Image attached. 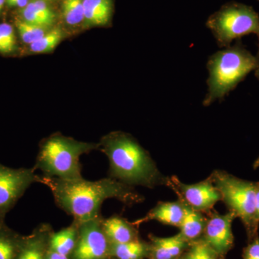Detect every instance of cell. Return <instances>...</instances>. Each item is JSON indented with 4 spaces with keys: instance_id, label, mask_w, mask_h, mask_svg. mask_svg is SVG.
<instances>
[{
    "instance_id": "1",
    "label": "cell",
    "mask_w": 259,
    "mask_h": 259,
    "mask_svg": "<svg viewBox=\"0 0 259 259\" xmlns=\"http://www.w3.org/2000/svg\"><path fill=\"white\" fill-rule=\"evenodd\" d=\"M41 184L49 187L58 207L78 224L100 217L102 204L107 199H115L127 205L144 199L134 187L111 177L97 181L62 180L42 175Z\"/></svg>"
},
{
    "instance_id": "2",
    "label": "cell",
    "mask_w": 259,
    "mask_h": 259,
    "mask_svg": "<svg viewBox=\"0 0 259 259\" xmlns=\"http://www.w3.org/2000/svg\"><path fill=\"white\" fill-rule=\"evenodd\" d=\"M100 149L108 158L110 177L131 187L153 189L166 185L163 177L149 153L131 135L110 133L100 143Z\"/></svg>"
},
{
    "instance_id": "3",
    "label": "cell",
    "mask_w": 259,
    "mask_h": 259,
    "mask_svg": "<svg viewBox=\"0 0 259 259\" xmlns=\"http://www.w3.org/2000/svg\"><path fill=\"white\" fill-rule=\"evenodd\" d=\"M258 66L259 54L253 56L245 49L241 40H237L234 45L213 54L207 64L208 90L204 106H209L216 100H223Z\"/></svg>"
},
{
    "instance_id": "4",
    "label": "cell",
    "mask_w": 259,
    "mask_h": 259,
    "mask_svg": "<svg viewBox=\"0 0 259 259\" xmlns=\"http://www.w3.org/2000/svg\"><path fill=\"white\" fill-rule=\"evenodd\" d=\"M100 149V144L81 142L60 134L53 135L40 146L34 168L42 176L62 180L83 178L80 157Z\"/></svg>"
},
{
    "instance_id": "5",
    "label": "cell",
    "mask_w": 259,
    "mask_h": 259,
    "mask_svg": "<svg viewBox=\"0 0 259 259\" xmlns=\"http://www.w3.org/2000/svg\"><path fill=\"white\" fill-rule=\"evenodd\" d=\"M207 28L212 31L218 47H231L234 40L255 34L258 37L259 54V15L252 7L231 2L207 19Z\"/></svg>"
},
{
    "instance_id": "6",
    "label": "cell",
    "mask_w": 259,
    "mask_h": 259,
    "mask_svg": "<svg viewBox=\"0 0 259 259\" xmlns=\"http://www.w3.org/2000/svg\"><path fill=\"white\" fill-rule=\"evenodd\" d=\"M223 201L244 225L248 238L257 236L258 224L255 219L256 182L238 178L228 172L216 170L210 176Z\"/></svg>"
},
{
    "instance_id": "7",
    "label": "cell",
    "mask_w": 259,
    "mask_h": 259,
    "mask_svg": "<svg viewBox=\"0 0 259 259\" xmlns=\"http://www.w3.org/2000/svg\"><path fill=\"white\" fill-rule=\"evenodd\" d=\"M35 171L34 167L13 168L0 163V223L32 184L41 183Z\"/></svg>"
},
{
    "instance_id": "8",
    "label": "cell",
    "mask_w": 259,
    "mask_h": 259,
    "mask_svg": "<svg viewBox=\"0 0 259 259\" xmlns=\"http://www.w3.org/2000/svg\"><path fill=\"white\" fill-rule=\"evenodd\" d=\"M166 185L177 194L182 203L201 213L209 212L222 199L210 177L192 185L183 183L177 177H171L167 178Z\"/></svg>"
},
{
    "instance_id": "9",
    "label": "cell",
    "mask_w": 259,
    "mask_h": 259,
    "mask_svg": "<svg viewBox=\"0 0 259 259\" xmlns=\"http://www.w3.org/2000/svg\"><path fill=\"white\" fill-rule=\"evenodd\" d=\"M102 216L79 224V237L71 259H107L110 242L102 229Z\"/></svg>"
},
{
    "instance_id": "10",
    "label": "cell",
    "mask_w": 259,
    "mask_h": 259,
    "mask_svg": "<svg viewBox=\"0 0 259 259\" xmlns=\"http://www.w3.org/2000/svg\"><path fill=\"white\" fill-rule=\"evenodd\" d=\"M236 218V214L229 211L226 214L212 213L206 220L203 241L216 254H226L233 247L232 223Z\"/></svg>"
},
{
    "instance_id": "11",
    "label": "cell",
    "mask_w": 259,
    "mask_h": 259,
    "mask_svg": "<svg viewBox=\"0 0 259 259\" xmlns=\"http://www.w3.org/2000/svg\"><path fill=\"white\" fill-rule=\"evenodd\" d=\"M53 233L49 224H42L31 235L24 236L23 245L17 259H46Z\"/></svg>"
},
{
    "instance_id": "12",
    "label": "cell",
    "mask_w": 259,
    "mask_h": 259,
    "mask_svg": "<svg viewBox=\"0 0 259 259\" xmlns=\"http://www.w3.org/2000/svg\"><path fill=\"white\" fill-rule=\"evenodd\" d=\"M184 213V204L179 199L176 202H160L144 218L134 222V226H138L148 221H156L168 226L180 228Z\"/></svg>"
},
{
    "instance_id": "13",
    "label": "cell",
    "mask_w": 259,
    "mask_h": 259,
    "mask_svg": "<svg viewBox=\"0 0 259 259\" xmlns=\"http://www.w3.org/2000/svg\"><path fill=\"white\" fill-rule=\"evenodd\" d=\"M102 229L110 243L120 244L138 240L137 231L133 223L120 216L102 219Z\"/></svg>"
},
{
    "instance_id": "14",
    "label": "cell",
    "mask_w": 259,
    "mask_h": 259,
    "mask_svg": "<svg viewBox=\"0 0 259 259\" xmlns=\"http://www.w3.org/2000/svg\"><path fill=\"white\" fill-rule=\"evenodd\" d=\"M26 23L51 28L56 21V14L49 3L42 0H31L20 11V19Z\"/></svg>"
},
{
    "instance_id": "15",
    "label": "cell",
    "mask_w": 259,
    "mask_h": 259,
    "mask_svg": "<svg viewBox=\"0 0 259 259\" xmlns=\"http://www.w3.org/2000/svg\"><path fill=\"white\" fill-rule=\"evenodd\" d=\"M150 253L153 259H175L187 248L188 241L181 233L169 238L151 237Z\"/></svg>"
},
{
    "instance_id": "16",
    "label": "cell",
    "mask_w": 259,
    "mask_h": 259,
    "mask_svg": "<svg viewBox=\"0 0 259 259\" xmlns=\"http://www.w3.org/2000/svg\"><path fill=\"white\" fill-rule=\"evenodd\" d=\"M84 23L88 26H105L111 21L112 0H83Z\"/></svg>"
},
{
    "instance_id": "17",
    "label": "cell",
    "mask_w": 259,
    "mask_h": 259,
    "mask_svg": "<svg viewBox=\"0 0 259 259\" xmlns=\"http://www.w3.org/2000/svg\"><path fill=\"white\" fill-rule=\"evenodd\" d=\"M79 231V224L73 221L71 226L53 233L49 241V250L70 256L76 246Z\"/></svg>"
},
{
    "instance_id": "18",
    "label": "cell",
    "mask_w": 259,
    "mask_h": 259,
    "mask_svg": "<svg viewBox=\"0 0 259 259\" xmlns=\"http://www.w3.org/2000/svg\"><path fill=\"white\" fill-rule=\"evenodd\" d=\"M183 204L185 213L180 226V233L187 241H194L203 233L206 220L201 212Z\"/></svg>"
},
{
    "instance_id": "19",
    "label": "cell",
    "mask_w": 259,
    "mask_h": 259,
    "mask_svg": "<svg viewBox=\"0 0 259 259\" xmlns=\"http://www.w3.org/2000/svg\"><path fill=\"white\" fill-rule=\"evenodd\" d=\"M24 236L0 223V259H17L21 249Z\"/></svg>"
},
{
    "instance_id": "20",
    "label": "cell",
    "mask_w": 259,
    "mask_h": 259,
    "mask_svg": "<svg viewBox=\"0 0 259 259\" xmlns=\"http://www.w3.org/2000/svg\"><path fill=\"white\" fill-rule=\"evenodd\" d=\"M149 252L150 247L136 240L120 244L110 243L109 255L116 259H142Z\"/></svg>"
},
{
    "instance_id": "21",
    "label": "cell",
    "mask_w": 259,
    "mask_h": 259,
    "mask_svg": "<svg viewBox=\"0 0 259 259\" xmlns=\"http://www.w3.org/2000/svg\"><path fill=\"white\" fill-rule=\"evenodd\" d=\"M63 37L64 32L60 28H51L44 37L28 46L29 51L32 54L52 52L60 44Z\"/></svg>"
},
{
    "instance_id": "22",
    "label": "cell",
    "mask_w": 259,
    "mask_h": 259,
    "mask_svg": "<svg viewBox=\"0 0 259 259\" xmlns=\"http://www.w3.org/2000/svg\"><path fill=\"white\" fill-rule=\"evenodd\" d=\"M62 13L65 22L70 26L84 23L83 0H64Z\"/></svg>"
},
{
    "instance_id": "23",
    "label": "cell",
    "mask_w": 259,
    "mask_h": 259,
    "mask_svg": "<svg viewBox=\"0 0 259 259\" xmlns=\"http://www.w3.org/2000/svg\"><path fill=\"white\" fill-rule=\"evenodd\" d=\"M15 25L22 41L28 46L41 38L51 29L32 25L20 19L16 20Z\"/></svg>"
},
{
    "instance_id": "24",
    "label": "cell",
    "mask_w": 259,
    "mask_h": 259,
    "mask_svg": "<svg viewBox=\"0 0 259 259\" xmlns=\"http://www.w3.org/2000/svg\"><path fill=\"white\" fill-rule=\"evenodd\" d=\"M215 254L204 241L196 242L183 259H218Z\"/></svg>"
},
{
    "instance_id": "25",
    "label": "cell",
    "mask_w": 259,
    "mask_h": 259,
    "mask_svg": "<svg viewBox=\"0 0 259 259\" xmlns=\"http://www.w3.org/2000/svg\"><path fill=\"white\" fill-rule=\"evenodd\" d=\"M0 36L13 52L16 47V37L13 26L8 23L0 24Z\"/></svg>"
},
{
    "instance_id": "26",
    "label": "cell",
    "mask_w": 259,
    "mask_h": 259,
    "mask_svg": "<svg viewBox=\"0 0 259 259\" xmlns=\"http://www.w3.org/2000/svg\"><path fill=\"white\" fill-rule=\"evenodd\" d=\"M243 259H259V238L255 236L243 250Z\"/></svg>"
},
{
    "instance_id": "27",
    "label": "cell",
    "mask_w": 259,
    "mask_h": 259,
    "mask_svg": "<svg viewBox=\"0 0 259 259\" xmlns=\"http://www.w3.org/2000/svg\"><path fill=\"white\" fill-rule=\"evenodd\" d=\"M30 0H6V5L9 8H18L20 9L26 7Z\"/></svg>"
},
{
    "instance_id": "28",
    "label": "cell",
    "mask_w": 259,
    "mask_h": 259,
    "mask_svg": "<svg viewBox=\"0 0 259 259\" xmlns=\"http://www.w3.org/2000/svg\"><path fill=\"white\" fill-rule=\"evenodd\" d=\"M255 219L259 225V182H256L255 187Z\"/></svg>"
},
{
    "instance_id": "29",
    "label": "cell",
    "mask_w": 259,
    "mask_h": 259,
    "mask_svg": "<svg viewBox=\"0 0 259 259\" xmlns=\"http://www.w3.org/2000/svg\"><path fill=\"white\" fill-rule=\"evenodd\" d=\"M46 259H71L68 255L60 254L56 252L49 250Z\"/></svg>"
},
{
    "instance_id": "30",
    "label": "cell",
    "mask_w": 259,
    "mask_h": 259,
    "mask_svg": "<svg viewBox=\"0 0 259 259\" xmlns=\"http://www.w3.org/2000/svg\"><path fill=\"white\" fill-rule=\"evenodd\" d=\"M12 52H13V51L10 49L9 47L7 45L6 42H5L4 40H3V39L2 38L1 36H0V53L8 54Z\"/></svg>"
},
{
    "instance_id": "31",
    "label": "cell",
    "mask_w": 259,
    "mask_h": 259,
    "mask_svg": "<svg viewBox=\"0 0 259 259\" xmlns=\"http://www.w3.org/2000/svg\"><path fill=\"white\" fill-rule=\"evenodd\" d=\"M253 168L254 169H256V168H258L259 167V157L257 158L256 160L254 161V163H253Z\"/></svg>"
},
{
    "instance_id": "32",
    "label": "cell",
    "mask_w": 259,
    "mask_h": 259,
    "mask_svg": "<svg viewBox=\"0 0 259 259\" xmlns=\"http://www.w3.org/2000/svg\"><path fill=\"white\" fill-rule=\"evenodd\" d=\"M6 4V0H0V13L3 10V7Z\"/></svg>"
},
{
    "instance_id": "33",
    "label": "cell",
    "mask_w": 259,
    "mask_h": 259,
    "mask_svg": "<svg viewBox=\"0 0 259 259\" xmlns=\"http://www.w3.org/2000/svg\"><path fill=\"white\" fill-rule=\"evenodd\" d=\"M255 77H256L257 79H258V80L259 81V66H258V69H257L255 71Z\"/></svg>"
},
{
    "instance_id": "34",
    "label": "cell",
    "mask_w": 259,
    "mask_h": 259,
    "mask_svg": "<svg viewBox=\"0 0 259 259\" xmlns=\"http://www.w3.org/2000/svg\"><path fill=\"white\" fill-rule=\"evenodd\" d=\"M42 1L47 2V3H51V2L56 1V0H42Z\"/></svg>"
},
{
    "instance_id": "35",
    "label": "cell",
    "mask_w": 259,
    "mask_h": 259,
    "mask_svg": "<svg viewBox=\"0 0 259 259\" xmlns=\"http://www.w3.org/2000/svg\"><path fill=\"white\" fill-rule=\"evenodd\" d=\"M258 1H259V0H258Z\"/></svg>"
}]
</instances>
